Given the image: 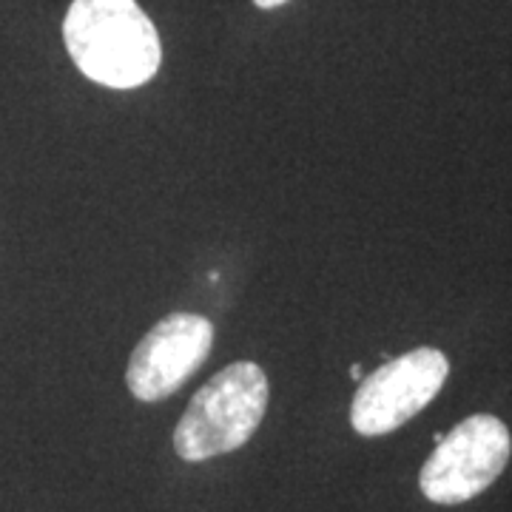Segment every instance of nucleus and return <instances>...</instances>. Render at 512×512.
I'll return each mask as SVG.
<instances>
[{"label": "nucleus", "mask_w": 512, "mask_h": 512, "mask_svg": "<svg viewBox=\"0 0 512 512\" xmlns=\"http://www.w3.org/2000/svg\"><path fill=\"white\" fill-rule=\"evenodd\" d=\"M74 66L109 89H137L163 60L154 23L137 0H74L63 20Z\"/></svg>", "instance_id": "nucleus-1"}, {"label": "nucleus", "mask_w": 512, "mask_h": 512, "mask_svg": "<svg viewBox=\"0 0 512 512\" xmlns=\"http://www.w3.org/2000/svg\"><path fill=\"white\" fill-rule=\"evenodd\" d=\"M268 407V379L256 362H234L202 384L174 430V450L185 461H205L239 450Z\"/></svg>", "instance_id": "nucleus-2"}, {"label": "nucleus", "mask_w": 512, "mask_h": 512, "mask_svg": "<svg viewBox=\"0 0 512 512\" xmlns=\"http://www.w3.org/2000/svg\"><path fill=\"white\" fill-rule=\"evenodd\" d=\"M510 453V430L501 419L478 413L458 421L424 461L419 473L421 493L444 507L464 504L504 473Z\"/></svg>", "instance_id": "nucleus-3"}, {"label": "nucleus", "mask_w": 512, "mask_h": 512, "mask_svg": "<svg viewBox=\"0 0 512 512\" xmlns=\"http://www.w3.org/2000/svg\"><path fill=\"white\" fill-rule=\"evenodd\" d=\"M450 362L436 348H416L362 379L350 424L362 436H384L421 413L447 382Z\"/></svg>", "instance_id": "nucleus-4"}, {"label": "nucleus", "mask_w": 512, "mask_h": 512, "mask_svg": "<svg viewBox=\"0 0 512 512\" xmlns=\"http://www.w3.org/2000/svg\"><path fill=\"white\" fill-rule=\"evenodd\" d=\"M214 345V325L197 313H171L143 336L126 370L128 390L140 402H160L194 376Z\"/></svg>", "instance_id": "nucleus-5"}, {"label": "nucleus", "mask_w": 512, "mask_h": 512, "mask_svg": "<svg viewBox=\"0 0 512 512\" xmlns=\"http://www.w3.org/2000/svg\"><path fill=\"white\" fill-rule=\"evenodd\" d=\"M259 9H276V6H282V3H288V0H254Z\"/></svg>", "instance_id": "nucleus-6"}, {"label": "nucleus", "mask_w": 512, "mask_h": 512, "mask_svg": "<svg viewBox=\"0 0 512 512\" xmlns=\"http://www.w3.org/2000/svg\"><path fill=\"white\" fill-rule=\"evenodd\" d=\"M350 376H353V379H362V365L350 367Z\"/></svg>", "instance_id": "nucleus-7"}]
</instances>
